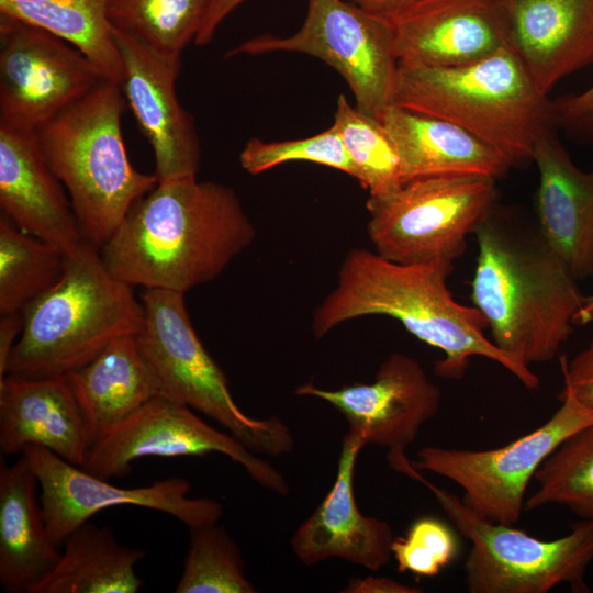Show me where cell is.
Wrapping results in <instances>:
<instances>
[{"label": "cell", "instance_id": "obj_24", "mask_svg": "<svg viewBox=\"0 0 593 593\" xmlns=\"http://www.w3.org/2000/svg\"><path fill=\"white\" fill-rule=\"evenodd\" d=\"M38 480L21 457L0 466V584L8 593H32L58 563L61 551L47 529Z\"/></svg>", "mask_w": 593, "mask_h": 593}, {"label": "cell", "instance_id": "obj_18", "mask_svg": "<svg viewBox=\"0 0 593 593\" xmlns=\"http://www.w3.org/2000/svg\"><path fill=\"white\" fill-rule=\"evenodd\" d=\"M363 437L348 430L343 438L336 478L315 511L291 538L295 557L305 566L331 558L377 571L392 558L393 530L383 519L366 516L354 494L355 467Z\"/></svg>", "mask_w": 593, "mask_h": 593}, {"label": "cell", "instance_id": "obj_22", "mask_svg": "<svg viewBox=\"0 0 593 593\" xmlns=\"http://www.w3.org/2000/svg\"><path fill=\"white\" fill-rule=\"evenodd\" d=\"M537 224L579 282L593 277V169L582 170L561 144L557 128L537 141Z\"/></svg>", "mask_w": 593, "mask_h": 593}, {"label": "cell", "instance_id": "obj_38", "mask_svg": "<svg viewBox=\"0 0 593 593\" xmlns=\"http://www.w3.org/2000/svg\"><path fill=\"white\" fill-rule=\"evenodd\" d=\"M343 593H419L422 590L416 586L400 583L390 578L365 577L353 578L347 581Z\"/></svg>", "mask_w": 593, "mask_h": 593}, {"label": "cell", "instance_id": "obj_39", "mask_svg": "<svg viewBox=\"0 0 593 593\" xmlns=\"http://www.w3.org/2000/svg\"><path fill=\"white\" fill-rule=\"evenodd\" d=\"M22 328L21 312L0 314V379L5 377L9 358Z\"/></svg>", "mask_w": 593, "mask_h": 593}, {"label": "cell", "instance_id": "obj_10", "mask_svg": "<svg viewBox=\"0 0 593 593\" xmlns=\"http://www.w3.org/2000/svg\"><path fill=\"white\" fill-rule=\"evenodd\" d=\"M292 52L312 55L336 69L350 87L356 108L377 119L392 104L399 63L385 16L345 0H307L302 26L287 37L250 38L225 57Z\"/></svg>", "mask_w": 593, "mask_h": 593}, {"label": "cell", "instance_id": "obj_29", "mask_svg": "<svg viewBox=\"0 0 593 593\" xmlns=\"http://www.w3.org/2000/svg\"><path fill=\"white\" fill-rule=\"evenodd\" d=\"M210 0H110L111 25L157 54L180 60L184 47L194 41Z\"/></svg>", "mask_w": 593, "mask_h": 593}, {"label": "cell", "instance_id": "obj_26", "mask_svg": "<svg viewBox=\"0 0 593 593\" xmlns=\"http://www.w3.org/2000/svg\"><path fill=\"white\" fill-rule=\"evenodd\" d=\"M54 570L32 593H136V564L147 555L121 545L108 526L86 522L65 539Z\"/></svg>", "mask_w": 593, "mask_h": 593}, {"label": "cell", "instance_id": "obj_36", "mask_svg": "<svg viewBox=\"0 0 593 593\" xmlns=\"http://www.w3.org/2000/svg\"><path fill=\"white\" fill-rule=\"evenodd\" d=\"M563 384L585 405L593 407V337L571 360L561 357Z\"/></svg>", "mask_w": 593, "mask_h": 593}, {"label": "cell", "instance_id": "obj_25", "mask_svg": "<svg viewBox=\"0 0 593 593\" xmlns=\"http://www.w3.org/2000/svg\"><path fill=\"white\" fill-rule=\"evenodd\" d=\"M65 376L92 446L146 402L161 394L159 381L144 357L136 335L115 338L90 362Z\"/></svg>", "mask_w": 593, "mask_h": 593}, {"label": "cell", "instance_id": "obj_17", "mask_svg": "<svg viewBox=\"0 0 593 593\" xmlns=\"http://www.w3.org/2000/svg\"><path fill=\"white\" fill-rule=\"evenodd\" d=\"M385 18L404 66L467 65L507 45L502 0H416Z\"/></svg>", "mask_w": 593, "mask_h": 593}, {"label": "cell", "instance_id": "obj_6", "mask_svg": "<svg viewBox=\"0 0 593 593\" xmlns=\"http://www.w3.org/2000/svg\"><path fill=\"white\" fill-rule=\"evenodd\" d=\"M126 105L122 87L105 79L36 134L86 240L99 249L158 183L128 158L121 125Z\"/></svg>", "mask_w": 593, "mask_h": 593}, {"label": "cell", "instance_id": "obj_40", "mask_svg": "<svg viewBox=\"0 0 593 593\" xmlns=\"http://www.w3.org/2000/svg\"><path fill=\"white\" fill-rule=\"evenodd\" d=\"M350 2L382 16H387L416 0H349Z\"/></svg>", "mask_w": 593, "mask_h": 593}, {"label": "cell", "instance_id": "obj_16", "mask_svg": "<svg viewBox=\"0 0 593 593\" xmlns=\"http://www.w3.org/2000/svg\"><path fill=\"white\" fill-rule=\"evenodd\" d=\"M121 52L125 100L147 137L159 181L197 177L201 149L190 113L176 94L181 60L166 58L112 26Z\"/></svg>", "mask_w": 593, "mask_h": 593}, {"label": "cell", "instance_id": "obj_13", "mask_svg": "<svg viewBox=\"0 0 593 593\" xmlns=\"http://www.w3.org/2000/svg\"><path fill=\"white\" fill-rule=\"evenodd\" d=\"M219 452L242 466L262 488L281 496L290 486L275 467L248 449L232 434L217 430L191 407L159 394L114 427L90 449L80 467L110 480L130 473L134 460L144 457L204 456Z\"/></svg>", "mask_w": 593, "mask_h": 593}, {"label": "cell", "instance_id": "obj_23", "mask_svg": "<svg viewBox=\"0 0 593 593\" xmlns=\"http://www.w3.org/2000/svg\"><path fill=\"white\" fill-rule=\"evenodd\" d=\"M379 120L399 154L403 183L456 175L497 179L512 167L496 149L448 121L393 103Z\"/></svg>", "mask_w": 593, "mask_h": 593}, {"label": "cell", "instance_id": "obj_20", "mask_svg": "<svg viewBox=\"0 0 593 593\" xmlns=\"http://www.w3.org/2000/svg\"><path fill=\"white\" fill-rule=\"evenodd\" d=\"M36 134L0 126V208L23 232L66 254L87 240Z\"/></svg>", "mask_w": 593, "mask_h": 593}, {"label": "cell", "instance_id": "obj_32", "mask_svg": "<svg viewBox=\"0 0 593 593\" xmlns=\"http://www.w3.org/2000/svg\"><path fill=\"white\" fill-rule=\"evenodd\" d=\"M189 549L176 593H255L242 551L217 522L189 528Z\"/></svg>", "mask_w": 593, "mask_h": 593}, {"label": "cell", "instance_id": "obj_27", "mask_svg": "<svg viewBox=\"0 0 593 593\" xmlns=\"http://www.w3.org/2000/svg\"><path fill=\"white\" fill-rule=\"evenodd\" d=\"M110 0H0V13L40 29L79 49L105 79L122 85L124 67L108 18Z\"/></svg>", "mask_w": 593, "mask_h": 593}, {"label": "cell", "instance_id": "obj_2", "mask_svg": "<svg viewBox=\"0 0 593 593\" xmlns=\"http://www.w3.org/2000/svg\"><path fill=\"white\" fill-rule=\"evenodd\" d=\"M452 268L399 264L376 251L355 248L346 255L334 289L313 313V335L323 338L347 321L385 315L444 353L434 367L439 378L461 379L470 359L483 357L504 367L527 389H537L539 379L529 366L485 336L488 324L482 313L454 299L447 286Z\"/></svg>", "mask_w": 593, "mask_h": 593}, {"label": "cell", "instance_id": "obj_8", "mask_svg": "<svg viewBox=\"0 0 593 593\" xmlns=\"http://www.w3.org/2000/svg\"><path fill=\"white\" fill-rule=\"evenodd\" d=\"M400 473L430 490L459 533L471 541L465 561V584L470 593H547L567 583L588 591L584 577L593 561V522L580 519L571 532L541 540L512 525L484 518L462 500L434 485L411 463Z\"/></svg>", "mask_w": 593, "mask_h": 593}, {"label": "cell", "instance_id": "obj_33", "mask_svg": "<svg viewBox=\"0 0 593 593\" xmlns=\"http://www.w3.org/2000/svg\"><path fill=\"white\" fill-rule=\"evenodd\" d=\"M298 160L334 168L359 179V172L334 124L318 134L301 139L264 142L250 138L239 154L242 168L250 175Z\"/></svg>", "mask_w": 593, "mask_h": 593}, {"label": "cell", "instance_id": "obj_35", "mask_svg": "<svg viewBox=\"0 0 593 593\" xmlns=\"http://www.w3.org/2000/svg\"><path fill=\"white\" fill-rule=\"evenodd\" d=\"M552 108L558 130L578 144L593 146V85L552 100Z\"/></svg>", "mask_w": 593, "mask_h": 593}, {"label": "cell", "instance_id": "obj_41", "mask_svg": "<svg viewBox=\"0 0 593 593\" xmlns=\"http://www.w3.org/2000/svg\"><path fill=\"white\" fill-rule=\"evenodd\" d=\"M593 322V294L584 295L583 302L577 312L574 325H588Z\"/></svg>", "mask_w": 593, "mask_h": 593}, {"label": "cell", "instance_id": "obj_14", "mask_svg": "<svg viewBox=\"0 0 593 593\" xmlns=\"http://www.w3.org/2000/svg\"><path fill=\"white\" fill-rule=\"evenodd\" d=\"M35 472L46 526L56 544L96 513L119 505H134L166 513L188 528L215 523L223 506L213 499L189 497L191 484L179 477L139 488H120L82 470L38 446L22 451Z\"/></svg>", "mask_w": 593, "mask_h": 593}, {"label": "cell", "instance_id": "obj_7", "mask_svg": "<svg viewBox=\"0 0 593 593\" xmlns=\"http://www.w3.org/2000/svg\"><path fill=\"white\" fill-rule=\"evenodd\" d=\"M141 301L144 320L136 340L161 394L210 416L257 455L278 457L294 448L283 419L250 417L234 401L226 376L195 333L184 293L145 289Z\"/></svg>", "mask_w": 593, "mask_h": 593}, {"label": "cell", "instance_id": "obj_1", "mask_svg": "<svg viewBox=\"0 0 593 593\" xmlns=\"http://www.w3.org/2000/svg\"><path fill=\"white\" fill-rule=\"evenodd\" d=\"M256 236L236 192L197 177L159 181L100 249L132 287L184 293L216 279Z\"/></svg>", "mask_w": 593, "mask_h": 593}, {"label": "cell", "instance_id": "obj_4", "mask_svg": "<svg viewBox=\"0 0 593 593\" xmlns=\"http://www.w3.org/2000/svg\"><path fill=\"white\" fill-rule=\"evenodd\" d=\"M392 103L466 130L512 167L533 161L537 141L557 128L552 100L539 92L508 45L456 67L399 64Z\"/></svg>", "mask_w": 593, "mask_h": 593}, {"label": "cell", "instance_id": "obj_30", "mask_svg": "<svg viewBox=\"0 0 593 593\" xmlns=\"http://www.w3.org/2000/svg\"><path fill=\"white\" fill-rule=\"evenodd\" d=\"M537 489L524 504L534 511L549 504L568 507L593 522V424L567 438L536 471Z\"/></svg>", "mask_w": 593, "mask_h": 593}, {"label": "cell", "instance_id": "obj_28", "mask_svg": "<svg viewBox=\"0 0 593 593\" xmlns=\"http://www.w3.org/2000/svg\"><path fill=\"white\" fill-rule=\"evenodd\" d=\"M66 253L0 216V314L22 312L61 278Z\"/></svg>", "mask_w": 593, "mask_h": 593}, {"label": "cell", "instance_id": "obj_9", "mask_svg": "<svg viewBox=\"0 0 593 593\" xmlns=\"http://www.w3.org/2000/svg\"><path fill=\"white\" fill-rule=\"evenodd\" d=\"M494 178L479 175L413 179L370 197L368 236L376 253L405 265L454 267L469 235L496 205Z\"/></svg>", "mask_w": 593, "mask_h": 593}, {"label": "cell", "instance_id": "obj_34", "mask_svg": "<svg viewBox=\"0 0 593 593\" xmlns=\"http://www.w3.org/2000/svg\"><path fill=\"white\" fill-rule=\"evenodd\" d=\"M391 549L399 572L435 577L454 560L458 544L443 521L423 517L411 525L404 537H394Z\"/></svg>", "mask_w": 593, "mask_h": 593}, {"label": "cell", "instance_id": "obj_21", "mask_svg": "<svg viewBox=\"0 0 593 593\" xmlns=\"http://www.w3.org/2000/svg\"><path fill=\"white\" fill-rule=\"evenodd\" d=\"M38 446L81 467L92 441L66 376L0 379V450Z\"/></svg>", "mask_w": 593, "mask_h": 593}, {"label": "cell", "instance_id": "obj_12", "mask_svg": "<svg viewBox=\"0 0 593 593\" xmlns=\"http://www.w3.org/2000/svg\"><path fill=\"white\" fill-rule=\"evenodd\" d=\"M103 80L68 42L0 13V126L37 134Z\"/></svg>", "mask_w": 593, "mask_h": 593}, {"label": "cell", "instance_id": "obj_31", "mask_svg": "<svg viewBox=\"0 0 593 593\" xmlns=\"http://www.w3.org/2000/svg\"><path fill=\"white\" fill-rule=\"evenodd\" d=\"M333 124L370 197L389 194L403 183L399 154L379 119L354 108L340 94Z\"/></svg>", "mask_w": 593, "mask_h": 593}, {"label": "cell", "instance_id": "obj_15", "mask_svg": "<svg viewBox=\"0 0 593 593\" xmlns=\"http://www.w3.org/2000/svg\"><path fill=\"white\" fill-rule=\"evenodd\" d=\"M294 393L333 405L346 418L348 430L361 435L367 445L387 448V459L405 455L423 425L437 414L441 401L439 387L421 362L402 353L390 355L371 383L327 390L310 381Z\"/></svg>", "mask_w": 593, "mask_h": 593}, {"label": "cell", "instance_id": "obj_11", "mask_svg": "<svg viewBox=\"0 0 593 593\" xmlns=\"http://www.w3.org/2000/svg\"><path fill=\"white\" fill-rule=\"evenodd\" d=\"M561 405L540 427L506 446L469 450L427 446L411 460L417 471H429L458 484L463 503L480 516L514 525L519 521L529 481L545 459L574 433L593 424V407L563 384Z\"/></svg>", "mask_w": 593, "mask_h": 593}, {"label": "cell", "instance_id": "obj_19", "mask_svg": "<svg viewBox=\"0 0 593 593\" xmlns=\"http://www.w3.org/2000/svg\"><path fill=\"white\" fill-rule=\"evenodd\" d=\"M507 45L545 96L593 64V0H502Z\"/></svg>", "mask_w": 593, "mask_h": 593}, {"label": "cell", "instance_id": "obj_37", "mask_svg": "<svg viewBox=\"0 0 593 593\" xmlns=\"http://www.w3.org/2000/svg\"><path fill=\"white\" fill-rule=\"evenodd\" d=\"M245 0H210L205 15L194 38L197 45L209 44L223 20Z\"/></svg>", "mask_w": 593, "mask_h": 593}, {"label": "cell", "instance_id": "obj_3", "mask_svg": "<svg viewBox=\"0 0 593 593\" xmlns=\"http://www.w3.org/2000/svg\"><path fill=\"white\" fill-rule=\"evenodd\" d=\"M474 235L471 300L491 340L527 366L552 360L574 331L584 299L578 281L536 219L495 205Z\"/></svg>", "mask_w": 593, "mask_h": 593}, {"label": "cell", "instance_id": "obj_5", "mask_svg": "<svg viewBox=\"0 0 593 593\" xmlns=\"http://www.w3.org/2000/svg\"><path fill=\"white\" fill-rule=\"evenodd\" d=\"M22 333L5 376H65L94 359L112 340L137 335L144 309L133 287L105 266L86 242L67 253L64 273L22 312Z\"/></svg>", "mask_w": 593, "mask_h": 593}]
</instances>
